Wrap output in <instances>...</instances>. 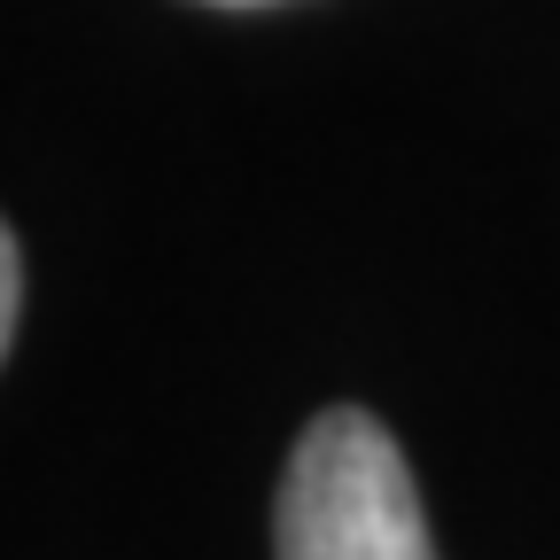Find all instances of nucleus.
Returning a JSON list of instances; mask_svg holds the SVG:
<instances>
[{
  "label": "nucleus",
  "mask_w": 560,
  "mask_h": 560,
  "mask_svg": "<svg viewBox=\"0 0 560 560\" xmlns=\"http://www.w3.org/2000/svg\"><path fill=\"white\" fill-rule=\"evenodd\" d=\"M280 560H436L412 467L374 412L335 405L296 436L272 506Z\"/></svg>",
  "instance_id": "nucleus-1"
},
{
  "label": "nucleus",
  "mask_w": 560,
  "mask_h": 560,
  "mask_svg": "<svg viewBox=\"0 0 560 560\" xmlns=\"http://www.w3.org/2000/svg\"><path fill=\"white\" fill-rule=\"evenodd\" d=\"M24 327V242L0 234V342H16Z\"/></svg>",
  "instance_id": "nucleus-2"
},
{
  "label": "nucleus",
  "mask_w": 560,
  "mask_h": 560,
  "mask_svg": "<svg viewBox=\"0 0 560 560\" xmlns=\"http://www.w3.org/2000/svg\"><path fill=\"white\" fill-rule=\"evenodd\" d=\"M210 9H265V0H210Z\"/></svg>",
  "instance_id": "nucleus-3"
}]
</instances>
